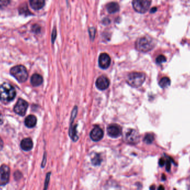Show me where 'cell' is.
<instances>
[{
    "instance_id": "1",
    "label": "cell",
    "mask_w": 190,
    "mask_h": 190,
    "mask_svg": "<svg viewBox=\"0 0 190 190\" xmlns=\"http://www.w3.org/2000/svg\"><path fill=\"white\" fill-rule=\"evenodd\" d=\"M16 92L14 88L8 83L0 86V101L4 103H9L14 99Z\"/></svg>"
},
{
    "instance_id": "2",
    "label": "cell",
    "mask_w": 190,
    "mask_h": 190,
    "mask_svg": "<svg viewBox=\"0 0 190 190\" xmlns=\"http://www.w3.org/2000/svg\"><path fill=\"white\" fill-rule=\"evenodd\" d=\"M155 46L154 40L149 36H144L137 41L136 47L138 50L146 53L151 50Z\"/></svg>"
},
{
    "instance_id": "3",
    "label": "cell",
    "mask_w": 190,
    "mask_h": 190,
    "mask_svg": "<svg viewBox=\"0 0 190 190\" xmlns=\"http://www.w3.org/2000/svg\"><path fill=\"white\" fill-rule=\"evenodd\" d=\"M145 79L146 76L144 72H133L128 76L126 81L129 86L139 88L143 84Z\"/></svg>"
},
{
    "instance_id": "4",
    "label": "cell",
    "mask_w": 190,
    "mask_h": 190,
    "mask_svg": "<svg viewBox=\"0 0 190 190\" xmlns=\"http://www.w3.org/2000/svg\"><path fill=\"white\" fill-rule=\"evenodd\" d=\"M11 74L14 76L19 82H25L28 78V72L27 69L23 65L15 66L10 70Z\"/></svg>"
},
{
    "instance_id": "5",
    "label": "cell",
    "mask_w": 190,
    "mask_h": 190,
    "mask_svg": "<svg viewBox=\"0 0 190 190\" xmlns=\"http://www.w3.org/2000/svg\"><path fill=\"white\" fill-rule=\"evenodd\" d=\"M151 4V1L148 0H135L132 2L134 10L140 14L146 12L150 7Z\"/></svg>"
},
{
    "instance_id": "6",
    "label": "cell",
    "mask_w": 190,
    "mask_h": 190,
    "mask_svg": "<svg viewBox=\"0 0 190 190\" xmlns=\"http://www.w3.org/2000/svg\"><path fill=\"white\" fill-rule=\"evenodd\" d=\"M123 140L127 143L136 144L140 140V134L135 129H129L124 134Z\"/></svg>"
},
{
    "instance_id": "7",
    "label": "cell",
    "mask_w": 190,
    "mask_h": 190,
    "mask_svg": "<svg viewBox=\"0 0 190 190\" xmlns=\"http://www.w3.org/2000/svg\"><path fill=\"white\" fill-rule=\"evenodd\" d=\"M10 169L7 165H4L0 167V185H6L10 179Z\"/></svg>"
},
{
    "instance_id": "8",
    "label": "cell",
    "mask_w": 190,
    "mask_h": 190,
    "mask_svg": "<svg viewBox=\"0 0 190 190\" xmlns=\"http://www.w3.org/2000/svg\"><path fill=\"white\" fill-rule=\"evenodd\" d=\"M77 108L76 107L75 108L73 109L72 111V115H71V123H70V129H69V136L70 138L72 139L73 141L76 142L77 140H79V137L77 134V130H76V125L75 126H73V123L74 119L76 118V116L77 114Z\"/></svg>"
},
{
    "instance_id": "9",
    "label": "cell",
    "mask_w": 190,
    "mask_h": 190,
    "mask_svg": "<svg viewBox=\"0 0 190 190\" xmlns=\"http://www.w3.org/2000/svg\"><path fill=\"white\" fill-rule=\"evenodd\" d=\"M29 104L26 101L19 99L14 107V111L17 114L23 116L25 115L28 108Z\"/></svg>"
},
{
    "instance_id": "10",
    "label": "cell",
    "mask_w": 190,
    "mask_h": 190,
    "mask_svg": "<svg viewBox=\"0 0 190 190\" xmlns=\"http://www.w3.org/2000/svg\"><path fill=\"white\" fill-rule=\"evenodd\" d=\"M107 132L108 135L113 138H117L122 134L121 127L116 124H112L108 126Z\"/></svg>"
},
{
    "instance_id": "11",
    "label": "cell",
    "mask_w": 190,
    "mask_h": 190,
    "mask_svg": "<svg viewBox=\"0 0 190 190\" xmlns=\"http://www.w3.org/2000/svg\"><path fill=\"white\" fill-rule=\"evenodd\" d=\"M90 138L94 142H98L104 137V131L99 127H95L90 134Z\"/></svg>"
},
{
    "instance_id": "12",
    "label": "cell",
    "mask_w": 190,
    "mask_h": 190,
    "mask_svg": "<svg viewBox=\"0 0 190 190\" xmlns=\"http://www.w3.org/2000/svg\"><path fill=\"white\" fill-rule=\"evenodd\" d=\"M111 60L110 56L106 53H102L99 56L98 64L101 68L107 69L111 64Z\"/></svg>"
},
{
    "instance_id": "13",
    "label": "cell",
    "mask_w": 190,
    "mask_h": 190,
    "mask_svg": "<svg viewBox=\"0 0 190 190\" xmlns=\"http://www.w3.org/2000/svg\"><path fill=\"white\" fill-rule=\"evenodd\" d=\"M96 87L99 90H104L107 89L110 85V80L105 76H101L96 82Z\"/></svg>"
},
{
    "instance_id": "14",
    "label": "cell",
    "mask_w": 190,
    "mask_h": 190,
    "mask_svg": "<svg viewBox=\"0 0 190 190\" xmlns=\"http://www.w3.org/2000/svg\"><path fill=\"white\" fill-rule=\"evenodd\" d=\"M21 147L23 151H30L33 148V140L30 138L23 139L21 142Z\"/></svg>"
},
{
    "instance_id": "15",
    "label": "cell",
    "mask_w": 190,
    "mask_h": 190,
    "mask_svg": "<svg viewBox=\"0 0 190 190\" xmlns=\"http://www.w3.org/2000/svg\"><path fill=\"white\" fill-rule=\"evenodd\" d=\"M37 118L33 115H30L25 119V124L28 128H33L36 126Z\"/></svg>"
},
{
    "instance_id": "16",
    "label": "cell",
    "mask_w": 190,
    "mask_h": 190,
    "mask_svg": "<svg viewBox=\"0 0 190 190\" xmlns=\"http://www.w3.org/2000/svg\"><path fill=\"white\" fill-rule=\"evenodd\" d=\"M43 82V78L38 74H33L31 78V83L33 86H38Z\"/></svg>"
},
{
    "instance_id": "17",
    "label": "cell",
    "mask_w": 190,
    "mask_h": 190,
    "mask_svg": "<svg viewBox=\"0 0 190 190\" xmlns=\"http://www.w3.org/2000/svg\"><path fill=\"white\" fill-rule=\"evenodd\" d=\"M30 4L34 10H39L44 6L45 2L43 0H31L30 1Z\"/></svg>"
},
{
    "instance_id": "18",
    "label": "cell",
    "mask_w": 190,
    "mask_h": 190,
    "mask_svg": "<svg viewBox=\"0 0 190 190\" xmlns=\"http://www.w3.org/2000/svg\"><path fill=\"white\" fill-rule=\"evenodd\" d=\"M108 12L110 14H115L120 10V6L116 2H110L106 6Z\"/></svg>"
},
{
    "instance_id": "19",
    "label": "cell",
    "mask_w": 190,
    "mask_h": 190,
    "mask_svg": "<svg viewBox=\"0 0 190 190\" xmlns=\"http://www.w3.org/2000/svg\"><path fill=\"white\" fill-rule=\"evenodd\" d=\"M171 84V80L169 77L165 76L160 79L159 82V85L162 88H166L167 86H170Z\"/></svg>"
},
{
    "instance_id": "20",
    "label": "cell",
    "mask_w": 190,
    "mask_h": 190,
    "mask_svg": "<svg viewBox=\"0 0 190 190\" xmlns=\"http://www.w3.org/2000/svg\"><path fill=\"white\" fill-rule=\"evenodd\" d=\"M102 158L101 157L100 155L99 154H96L93 157L92 159H91V162H92V164L93 166H100L102 162Z\"/></svg>"
},
{
    "instance_id": "21",
    "label": "cell",
    "mask_w": 190,
    "mask_h": 190,
    "mask_svg": "<svg viewBox=\"0 0 190 190\" xmlns=\"http://www.w3.org/2000/svg\"><path fill=\"white\" fill-rule=\"evenodd\" d=\"M154 140V136L153 134L147 133L144 138V141L146 143L150 144L152 143Z\"/></svg>"
},
{
    "instance_id": "22",
    "label": "cell",
    "mask_w": 190,
    "mask_h": 190,
    "mask_svg": "<svg viewBox=\"0 0 190 190\" xmlns=\"http://www.w3.org/2000/svg\"><path fill=\"white\" fill-rule=\"evenodd\" d=\"M167 61V57L164 55H159L156 58V63L157 64H161L165 63Z\"/></svg>"
},
{
    "instance_id": "23",
    "label": "cell",
    "mask_w": 190,
    "mask_h": 190,
    "mask_svg": "<svg viewBox=\"0 0 190 190\" xmlns=\"http://www.w3.org/2000/svg\"><path fill=\"white\" fill-rule=\"evenodd\" d=\"M51 173V172H48L47 173V174L46 175V179H45V188H44V190H47V187L48 186V183L50 182V176Z\"/></svg>"
},
{
    "instance_id": "24",
    "label": "cell",
    "mask_w": 190,
    "mask_h": 190,
    "mask_svg": "<svg viewBox=\"0 0 190 190\" xmlns=\"http://www.w3.org/2000/svg\"><path fill=\"white\" fill-rule=\"evenodd\" d=\"M46 154L45 153V154H44L43 161L42 162V165H41V166H42V168L45 167V165H46Z\"/></svg>"
},
{
    "instance_id": "25",
    "label": "cell",
    "mask_w": 190,
    "mask_h": 190,
    "mask_svg": "<svg viewBox=\"0 0 190 190\" xmlns=\"http://www.w3.org/2000/svg\"><path fill=\"white\" fill-rule=\"evenodd\" d=\"M165 163H166V161H165V159L164 158H161L160 159V161H159V165H160L161 167L164 166L165 165Z\"/></svg>"
},
{
    "instance_id": "26",
    "label": "cell",
    "mask_w": 190,
    "mask_h": 190,
    "mask_svg": "<svg viewBox=\"0 0 190 190\" xmlns=\"http://www.w3.org/2000/svg\"><path fill=\"white\" fill-rule=\"evenodd\" d=\"M10 2L9 1H0V6H5L4 4L5 5H7V4H8Z\"/></svg>"
},
{
    "instance_id": "27",
    "label": "cell",
    "mask_w": 190,
    "mask_h": 190,
    "mask_svg": "<svg viewBox=\"0 0 190 190\" xmlns=\"http://www.w3.org/2000/svg\"><path fill=\"white\" fill-rule=\"evenodd\" d=\"M56 30H55V31L54 30V31H53V34H52V41H54V40L55 39V38H56Z\"/></svg>"
},
{
    "instance_id": "28",
    "label": "cell",
    "mask_w": 190,
    "mask_h": 190,
    "mask_svg": "<svg viewBox=\"0 0 190 190\" xmlns=\"http://www.w3.org/2000/svg\"><path fill=\"white\" fill-rule=\"evenodd\" d=\"M157 8L156 7H153L151 8V11H150V13H154L156 11H157Z\"/></svg>"
},
{
    "instance_id": "29",
    "label": "cell",
    "mask_w": 190,
    "mask_h": 190,
    "mask_svg": "<svg viewBox=\"0 0 190 190\" xmlns=\"http://www.w3.org/2000/svg\"><path fill=\"white\" fill-rule=\"evenodd\" d=\"M158 190H165V187L163 185H160V186L158 187Z\"/></svg>"
},
{
    "instance_id": "30",
    "label": "cell",
    "mask_w": 190,
    "mask_h": 190,
    "mask_svg": "<svg viewBox=\"0 0 190 190\" xmlns=\"http://www.w3.org/2000/svg\"><path fill=\"white\" fill-rule=\"evenodd\" d=\"M2 147H3V142H2V140L0 138V150L2 148Z\"/></svg>"
},
{
    "instance_id": "31",
    "label": "cell",
    "mask_w": 190,
    "mask_h": 190,
    "mask_svg": "<svg viewBox=\"0 0 190 190\" xmlns=\"http://www.w3.org/2000/svg\"><path fill=\"white\" fill-rule=\"evenodd\" d=\"M155 190V186L154 185H152L150 187V190Z\"/></svg>"
}]
</instances>
